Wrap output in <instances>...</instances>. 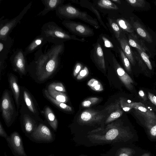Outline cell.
I'll return each mask as SVG.
<instances>
[{
	"label": "cell",
	"instance_id": "ac0fdd59",
	"mask_svg": "<svg viewBox=\"0 0 156 156\" xmlns=\"http://www.w3.org/2000/svg\"><path fill=\"white\" fill-rule=\"evenodd\" d=\"M128 42L130 46L135 48L136 49L145 52L146 51H148V49L146 47L143 41L139 39L134 34L130 33L129 35Z\"/></svg>",
	"mask_w": 156,
	"mask_h": 156
},
{
	"label": "cell",
	"instance_id": "6da1fadb",
	"mask_svg": "<svg viewBox=\"0 0 156 156\" xmlns=\"http://www.w3.org/2000/svg\"><path fill=\"white\" fill-rule=\"evenodd\" d=\"M64 50L63 43L52 45L44 52L41 48L36 52L32 62L35 66L37 75L40 76V81L46 80L56 70L60 63V56Z\"/></svg>",
	"mask_w": 156,
	"mask_h": 156
},
{
	"label": "cell",
	"instance_id": "2e32d148",
	"mask_svg": "<svg viewBox=\"0 0 156 156\" xmlns=\"http://www.w3.org/2000/svg\"><path fill=\"white\" fill-rule=\"evenodd\" d=\"M117 39L123 52L132 64L134 65L136 63V61L134 54L131 49L128 41L123 37H120Z\"/></svg>",
	"mask_w": 156,
	"mask_h": 156
},
{
	"label": "cell",
	"instance_id": "60d3db41",
	"mask_svg": "<svg viewBox=\"0 0 156 156\" xmlns=\"http://www.w3.org/2000/svg\"><path fill=\"white\" fill-rule=\"evenodd\" d=\"M0 136L5 138L6 140L9 137L4 129L1 122H0Z\"/></svg>",
	"mask_w": 156,
	"mask_h": 156
},
{
	"label": "cell",
	"instance_id": "44dd1931",
	"mask_svg": "<svg viewBox=\"0 0 156 156\" xmlns=\"http://www.w3.org/2000/svg\"><path fill=\"white\" fill-rule=\"evenodd\" d=\"M45 115L50 126L55 132H56L58 126V121L54 114L49 107H47L45 108Z\"/></svg>",
	"mask_w": 156,
	"mask_h": 156
},
{
	"label": "cell",
	"instance_id": "f1b7e54d",
	"mask_svg": "<svg viewBox=\"0 0 156 156\" xmlns=\"http://www.w3.org/2000/svg\"><path fill=\"white\" fill-rule=\"evenodd\" d=\"M87 85L91 89L95 91H100L103 90L101 83L94 79H90L88 82Z\"/></svg>",
	"mask_w": 156,
	"mask_h": 156
},
{
	"label": "cell",
	"instance_id": "74e56055",
	"mask_svg": "<svg viewBox=\"0 0 156 156\" xmlns=\"http://www.w3.org/2000/svg\"><path fill=\"white\" fill-rule=\"evenodd\" d=\"M122 113V112L119 111L112 113L111 114L110 117L107 120L106 122L108 123L115 119L119 118L120 116Z\"/></svg>",
	"mask_w": 156,
	"mask_h": 156
},
{
	"label": "cell",
	"instance_id": "d6986e66",
	"mask_svg": "<svg viewBox=\"0 0 156 156\" xmlns=\"http://www.w3.org/2000/svg\"><path fill=\"white\" fill-rule=\"evenodd\" d=\"M23 132L27 137L34 131L38 126L27 115H25L23 116Z\"/></svg>",
	"mask_w": 156,
	"mask_h": 156
},
{
	"label": "cell",
	"instance_id": "603a6c76",
	"mask_svg": "<svg viewBox=\"0 0 156 156\" xmlns=\"http://www.w3.org/2000/svg\"><path fill=\"white\" fill-rule=\"evenodd\" d=\"M80 3L82 6L89 9L94 12L96 16L101 24L105 29H107V27L102 20V19L99 12L90 2L87 1H81Z\"/></svg>",
	"mask_w": 156,
	"mask_h": 156
},
{
	"label": "cell",
	"instance_id": "5b68a950",
	"mask_svg": "<svg viewBox=\"0 0 156 156\" xmlns=\"http://www.w3.org/2000/svg\"><path fill=\"white\" fill-rule=\"evenodd\" d=\"M32 5L31 2L25 6L20 13L13 19H4V16L0 19V40H6L13 29L20 22Z\"/></svg>",
	"mask_w": 156,
	"mask_h": 156
},
{
	"label": "cell",
	"instance_id": "b9f144b4",
	"mask_svg": "<svg viewBox=\"0 0 156 156\" xmlns=\"http://www.w3.org/2000/svg\"><path fill=\"white\" fill-rule=\"evenodd\" d=\"M148 96L151 101L156 105V96L149 92H148Z\"/></svg>",
	"mask_w": 156,
	"mask_h": 156
},
{
	"label": "cell",
	"instance_id": "484cf974",
	"mask_svg": "<svg viewBox=\"0 0 156 156\" xmlns=\"http://www.w3.org/2000/svg\"><path fill=\"white\" fill-rule=\"evenodd\" d=\"M146 124L151 136L156 137V119L145 118Z\"/></svg>",
	"mask_w": 156,
	"mask_h": 156
},
{
	"label": "cell",
	"instance_id": "7c38bea8",
	"mask_svg": "<svg viewBox=\"0 0 156 156\" xmlns=\"http://www.w3.org/2000/svg\"><path fill=\"white\" fill-rule=\"evenodd\" d=\"M114 65L116 68L117 72L120 79L126 87L129 90L133 88V81L130 77L119 65L115 57H113Z\"/></svg>",
	"mask_w": 156,
	"mask_h": 156
},
{
	"label": "cell",
	"instance_id": "f546056e",
	"mask_svg": "<svg viewBox=\"0 0 156 156\" xmlns=\"http://www.w3.org/2000/svg\"><path fill=\"white\" fill-rule=\"evenodd\" d=\"M119 50L121 59L125 68L128 72H130L131 68L130 61L122 49L119 48Z\"/></svg>",
	"mask_w": 156,
	"mask_h": 156
},
{
	"label": "cell",
	"instance_id": "f6af8a7d",
	"mask_svg": "<svg viewBox=\"0 0 156 156\" xmlns=\"http://www.w3.org/2000/svg\"><path fill=\"white\" fill-rule=\"evenodd\" d=\"M81 66V65L80 63H78L76 64L73 72V75L74 76H75L80 71Z\"/></svg>",
	"mask_w": 156,
	"mask_h": 156
},
{
	"label": "cell",
	"instance_id": "681fc988",
	"mask_svg": "<svg viewBox=\"0 0 156 156\" xmlns=\"http://www.w3.org/2000/svg\"><path fill=\"white\" fill-rule=\"evenodd\" d=\"M47 156H54V154H51L49 155H48Z\"/></svg>",
	"mask_w": 156,
	"mask_h": 156
},
{
	"label": "cell",
	"instance_id": "5bb4252c",
	"mask_svg": "<svg viewBox=\"0 0 156 156\" xmlns=\"http://www.w3.org/2000/svg\"><path fill=\"white\" fill-rule=\"evenodd\" d=\"M129 105L138 112L144 118L156 119V115L154 112L150 111L142 103L134 102L129 103Z\"/></svg>",
	"mask_w": 156,
	"mask_h": 156
},
{
	"label": "cell",
	"instance_id": "f35d334b",
	"mask_svg": "<svg viewBox=\"0 0 156 156\" xmlns=\"http://www.w3.org/2000/svg\"><path fill=\"white\" fill-rule=\"evenodd\" d=\"M128 103L124 100H121V107L123 110L125 112H128L132 109L133 108L129 105Z\"/></svg>",
	"mask_w": 156,
	"mask_h": 156
},
{
	"label": "cell",
	"instance_id": "52a82bcc",
	"mask_svg": "<svg viewBox=\"0 0 156 156\" xmlns=\"http://www.w3.org/2000/svg\"><path fill=\"white\" fill-rule=\"evenodd\" d=\"M62 23L73 34L83 37H90L94 34L92 29L83 24L67 20H64Z\"/></svg>",
	"mask_w": 156,
	"mask_h": 156
},
{
	"label": "cell",
	"instance_id": "ee69618b",
	"mask_svg": "<svg viewBox=\"0 0 156 156\" xmlns=\"http://www.w3.org/2000/svg\"><path fill=\"white\" fill-rule=\"evenodd\" d=\"M93 98H92L91 99H89V100L87 99L84 101L82 103V105L84 107H89L93 103L90 101L92 100Z\"/></svg>",
	"mask_w": 156,
	"mask_h": 156
},
{
	"label": "cell",
	"instance_id": "ab89813d",
	"mask_svg": "<svg viewBox=\"0 0 156 156\" xmlns=\"http://www.w3.org/2000/svg\"><path fill=\"white\" fill-rule=\"evenodd\" d=\"M88 73L87 68L85 67L81 71L77 78V79L80 80L87 76Z\"/></svg>",
	"mask_w": 156,
	"mask_h": 156
},
{
	"label": "cell",
	"instance_id": "f907efd6",
	"mask_svg": "<svg viewBox=\"0 0 156 156\" xmlns=\"http://www.w3.org/2000/svg\"><path fill=\"white\" fill-rule=\"evenodd\" d=\"M4 156H7V155L6 152H5L4 153Z\"/></svg>",
	"mask_w": 156,
	"mask_h": 156
},
{
	"label": "cell",
	"instance_id": "8992f818",
	"mask_svg": "<svg viewBox=\"0 0 156 156\" xmlns=\"http://www.w3.org/2000/svg\"><path fill=\"white\" fill-rule=\"evenodd\" d=\"M28 138L36 143H49L55 141V135L48 126L41 123Z\"/></svg>",
	"mask_w": 156,
	"mask_h": 156
},
{
	"label": "cell",
	"instance_id": "cb8c5ba5",
	"mask_svg": "<svg viewBox=\"0 0 156 156\" xmlns=\"http://www.w3.org/2000/svg\"><path fill=\"white\" fill-rule=\"evenodd\" d=\"M44 93L47 98L59 108L66 111H72V108L70 106L63 103L58 101L52 98L49 95L48 90H44Z\"/></svg>",
	"mask_w": 156,
	"mask_h": 156
},
{
	"label": "cell",
	"instance_id": "4316f807",
	"mask_svg": "<svg viewBox=\"0 0 156 156\" xmlns=\"http://www.w3.org/2000/svg\"><path fill=\"white\" fill-rule=\"evenodd\" d=\"M117 22L119 26L124 30L132 33L134 32L133 27L126 20H125L119 19L117 20Z\"/></svg>",
	"mask_w": 156,
	"mask_h": 156
},
{
	"label": "cell",
	"instance_id": "7402d4cb",
	"mask_svg": "<svg viewBox=\"0 0 156 156\" xmlns=\"http://www.w3.org/2000/svg\"><path fill=\"white\" fill-rule=\"evenodd\" d=\"M9 83L14 96L16 103L17 105H18L20 94V89L16 79L14 76L12 75L10 77Z\"/></svg>",
	"mask_w": 156,
	"mask_h": 156
},
{
	"label": "cell",
	"instance_id": "7dc6e473",
	"mask_svg": "<svg viewBox=\"0 0 156 156\" xmlns=\"http://www.w3.org/2000/svg\"><path fill=\"white\" fill-rule=\"evenodd\" d=\"M112 1L114 2H116L119 4H121V2L119 0H112Z\"/></svg>",
	"mask_w": 156,
	"mask_h": 156
},
{
	"label": "cell",
	"instance_id": "bcb514c9",
	"mask_svg": "<svg viewBox=\"0 0 156 156\" xmlns=\"http://www.w3.org/2000/svg\"><path fill=\"white\" fill-rule=\"evenodd\" d=\"M138 94L140 97L144 100H147V97L144 92L142 90H140L138 92Z\"/></svg>",
	"mask_w": 156,
	"mask_h": 156
},
{
	"label": "cell",
	"instance_id": "30bf717a",
	"mask_svg": "<svg viewBox=\"0 0 156 156\" xmlns=\"http://www.w3.org/2000/svg\"><path fill=\"white\" fill-rule=\"evenodd\" d=\"M27 55L21 49L16 50L11 55L10 60L14 68L21 73L26 72Z\"/></svg>",
	"mask_w": 156,
	"mask_h": 156
},
{
	"label": "cell",
	"instance_id": "9a60e30c",
	"mask_svg": "<svg viewBox=\"0 0 156 156\" xmlns=\"http://www.w3.org/2000/svg\"><path fill=\"white\" fill-rule=\"evenodd\" d=\"M64 1V0H41L44 8L38 15L44 16L51 11L55 10L59 5L63 4Z\"/></svg>",
	"mask_w": 156,
	"mask_h": 156
},
{
	"label": "cell",
	"instance_id": "4fadbf2b",
	"mask_svg": "<svg viewBox=\"0 0 156 156\" xmlns=\"http://www.w3.org/2000/svg\"><path fill=\"white\" fill-rule=\"evenodd\" d=\"M47 42L45 37L42 34H41L37 36L26 48L24 51L26 55H27L41 48Z\"/></svg>",
	"mask_w": 156,
	"mask_h": 156
},
{
	"label": "cell",
	"instance_id": "e575fe53",
	"mask_svg": "<svg viewBox=\"0 0 156 156\" xmlns=\"http://www.w3.org/2000/svg\"><path fill=\"white\" fill-rule=\"evenodd\" d=\"M144 62L146 64L148 69L151 70L152 69L151 63L149 57L146 52L136 49Z\"/></svg>",
	"mask_w": 156,
	"mask_h": 156
},
{
	"label": "cell",
	"instance_id": "d590c367",
	"mask_svg": "<svg viewBox=\"0 0 156 156\" xmlns=\"http://www.w3.org/2000/svg\"><path fill=\"white\" fill-rule=\"evenodd\" d=\"M126 1L131 6L134 7H143L146 4L144 0H127Z\"/></svg>",
	"mask_w": 156,
	"mask_h": 156
},
{
	"label": "cell",
	"instance_id": "7bdbcfd3",
	"mask_svg": "<svg viewBox=\"0 0 156 156\" xmlns=\"http://www.w3.org/2000/svg\"><path fill=\"white\" fill-rule=\"evenodd\" d=\"M102 38L106 47L111 48H113V46L112 44L108 39L104 37H102Z\"/></svg>",
	"mask_w": 156,
	"mask_h": 156
},
{
	"label": "cell",
	"instance_id": "ffe728a7",
	"mask_svg": "<svg viewBox=\"0 0 156 156\" xmlns=\"http://www.w3.org/2000/svg\"><path fill=\"white\" fill-rule=\"evenodd\" d=\"M93 57L95 63L98 66L105 69V65L104 55L102 48L99 43H97L94 48Z\"/></svg>",
	"mask_w": 156,
	"mask_h": 156
},
{
	"label": "cell",
	"instance_id": "8fae6325",
	"mask_svg": "<svg viewBox=\"0 0 156 156\" xmlns=\"http://www.w3.org/2000/svg\"><path fill=\"white\" fill-rule=\"evenodd\" d=\"M13 40L9 36L6 40H0V68L2 69L5 60L13 43Z\"/></svg>",
	"mask_w": 156,
	"mask_h": 156
},
{
	"label": "cell",
	"instance_id": "1f68e13d",
	"mask_svg": "<svg viewBox=\"0 0 156 156\" xmlns=\"http://www.w3.org/2000/svg\"><path fill=\"white\" fill-rule=\"evenodd\" d=\"M134 151L133 149L130 148L122 147L117 151L116 156H132Z\"/></svg>",
	"mask_w": 156,
	"mask_h": 156
},
{
	"label": "cell",
	"instance_id": "c3c4849f",
	"mask_svg": "<svg viewBox=\"0 0 156 156\" xmlns=\"http://www.w3.org/2000/svg\"><path fill=\"white\" fill-rule=\"evenodd\" d=\"M141 156H150V154L149 153H146L143 154Z\"/></svg>",
	"mask_w": 156,
	"mask_h": 156
},
{
	"label": "cell",
	"instance_id": "8d00e7d4",
	"mask_svg": "<svg viewBox=\"0 0 156 156\" xmlns=\"http://www.w3.org/2000/svg\"><path fill=\"white\" fill-rule=\"evenodd\" d=\"M81 119L84 122H88L92 119V115L88 112H84L81 115Z\"/></svg>",
	"mask_w": 156,
	"mask_h": 156
},
{
	"label": "cell",
	"instance_id": "83f0119b",
	"mask_svg": "<svg viewBox=\"0 0 156 156\" xmlns=\"http://www.w3.org/2000/svg\"><path fill=\"white\" fill-rule=\"evenodd\" d=\"M98 5L101 8L111 9H118L117 6L108 0H101L98 2Z\"/></svg>",
	"mask_w": 156,
	"mask_h": 156
},
{
	"label": "cell",
	"instance_id": "9c48e42d",
	"mask_svg": "<svg viewBox=\"0 0 156 156\" xmlns=\"http://www.w3.org/2000/svg\"><path fill=\"white\" fill-rule=\"evenodd\" d=\"M1 108L2 115L7 126L11 124L14 108L9 93L5 92L2 100Z\"/></svg>",
	"mask_w": 156,
	"mask_h": 156
},
{
	"label": "cell",
	"instance_id": "277c9868",
	"mask_svg": "<svg viewBox=\"0 0 156 156\" xmlns=\"http://www.w3.org/2000/svg\"><path fill=\"white\" fill-rule=\"evenodd\" d=\"M55 11L56 15L60 19L67 20L78 19L89 24L96 29L99 27L96 19L93 18L87 12L81 11L70 4L61 5Z\"/></svg>",
	"mask_w": 156,
	"mask_h": 156
},
{
	"label": "cell",
	"instance_id": "d4e9b609",
	"mask_svg": "<svg viewBox=\"0 0 156 156\" xmlns=\"http://www.w3.org/2000/svg\"><path fill=\"white\" fill-rule=\"evenodd\" d=\"M48 91L52 98L58 101L64 103L68 100L67 96L63 93L53 90H48Z\"/></svg>",
	"mask_w": 156,
	"mask_h": 156
},
{
	"label": "cell",
	"instance_id": "816d5d0a",
	"mask_svg": "<svg viewBox=\"0 0 156 156\" xmlns=\"http://www.w3.org/2000/svg\"><path fill=\"white\" fill-rule=\"evenodd\" d=\"M79 156H87L86 155H84V154H81Z\"/></svg>",
	"mask_w": 156,
	"mask_h": 156
},
{
	"label": "cell",
	"instance_id": "d6a6232c",
	"mask_svg": "<svg viewBox=\"0 0 156 156\" xmlns=\"http://www.w3.org/2000/svg\"><path fill=\"white\" fill-rule=\"evenodd\" d=\"M48 90H55L61 92H65L66 90L63 84L59 82H53L48 87Z\"/></svg>",
	"mask_w": 156,
	"mask_h": 156
},
{
	"label": "cell",
	"instance_id": "4dcf8cb0",
	"mask_svg": "<svg viewBox=\"0 0 156 156\" xmlns=\"http://www.w3.org/2000/svg\"><path fill=\"white\" fill-rule=\"evenodd\" d=\"M23 97L25 102L30 111L33 113L35 110L32 99L28 93L26 91L23 92Z\"/></svg>",
	"mask_w": 156,
	"mask_h": 156
},
{
	"label": "cell",
	"instance_id": "f5cc1de1",
	"mask_svg": "<svg viewBox=\"0 0 156 156\" xmlns=\"http://www.w3.org/2000/svg\"><path fill=\"white\" fill-rule=\"evenodd\" d=\"M154 4L156 6V1H155L154 2Z\"/></svg>",
	"mask_w": 156,
	"mask_h": 156
},
{
	"label": "cell",
	"instance_id": "7a4b0ae2",
	"mask_svg": "<svg viewBox=\"0 0 156 156\" xmlns=\"http://www.w3.org/2000/svg\"><path fill=\"white\" fill-rule=\"evenodd\" d=\"M87 137L92 143L99 144L126 141L131 139L133 135L125 129L113 127L105 130H93Z\"/></svg>",
	"mask_w": 156,
	"mask_h": 156
},
{
	"label": "cell",
	"instance_id": "ba28073f",
	"mask_svg": "<svg viewBox=\"0 0 156 156\" xmlns=\"http://www.w3.org/2000/svg\"><path fill=\"white\" fill-rule=\"evenodd\" d=\"M6 140L14 156H27L24 150L22 138L17 132L12 133Z\"/></svg>",
	"mask_w": 156,
	"mask_h": 156
},
{
	"label": "cell",
	"instance_id": "e0dca14e",
	"mask_svg": "<svg viewBox=\"0 0 156 156\" xmlns=\"http://www.w3.org/2000/svg\"><path fill=\"white\" fill-rule=\"evenodd\" d=\"M133 27L138 34L144 40L149 43L153 42L151 36L138 20L133 22Z\"/></svg>",
	"mask_w": 156,
	"mask_h": 156
},
{
	"label": "cell",
	"instance_id": "836d02e7",
	"mask_svg": "<svg viewBox=\"0 0 156 156\" xmlns=\"http://www.w3.org/2000/svg\"><path fill=\"white\" fill-rule=\"evenodd\" d=\"M108 21L112 29L115 36L117 39L120 37L121 30L119 25L111 19H108Z\"/></svg>",
	"mask_w": 156,
	"mask_h": 156
},
{
	"label": "cell",
	"instance_id": "3957f363",
	"mask_svg": "<svg viewBox=\"0 0 156 156\" xmlns=\"http://www.w3.org/2000/svg\"><path fill=\"white\" fill-rule=\"evenodd\" d=\"M41 34L44 36L47 42L55 45L63 43V42L69 40L83 42L86 41L83 38H79L74 35L69 34L53 21L48 22L43 25Z\"/></svg>",
	"mask_w": 156,
	"mask_h": 156
}]
</instances>
